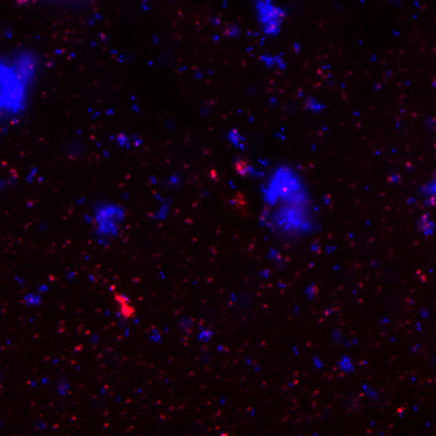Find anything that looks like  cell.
<instances>
[{
  "label": "cell",
  "mask_w": 436,
  "mask_h": 436,
  "mask_svg": "<svg viewBox=\"0 0 436 436\" xmlns=\"http://www.w3.org/2000/svg\"><path fill=\"white\" fill-rule=\"evenodd\" d=\"M257 17L262 29L267 34H275L280 31L285 12L273 0H254Z\"/></svg>",
  "instance_id": "1"
},
{
  "label": "cell",
  "mask_w": 436,
  "mask_h": 436,
  "mask_svg": "<svg viewBox=\"0 0 436 436\" xmlns=\"http://www.w3.org/2000/svg\"><path fill=\"white\" fill-rule=\"evenodd\" d=\"M115 299H116V302H118L119 304H120L121 314H123V315L125 316V318H132V316H135L134 314L136 313V310H135V308L132 307L131 304H130L129 299H127L125 296H123V294L116 293L115 294Z\"/></svg>",
  "instance_id": "2"
}]
</instances>
